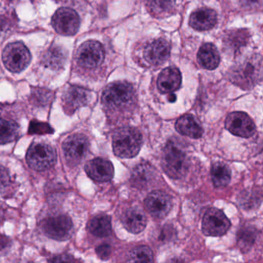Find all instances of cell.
Masks as SVG:
<instances>
[{"mask_svg":"<svg viewBox=\"0 0 263 263\" xmlns=\"http://www.w3.org/2000/svg\"><path fill=\"white\" fill-rule=\"evenodd\" d=\"M81 25L79 15L70 8L59 9L52 18V26L57 33L64 36H73Z\"/></svg>","mask_w":263,"mask_h":263,"instance_id":"cell-9","label":"cell"},{"mask_svg":"<svg viewBox=\"0 0 263 263\" xmlns=\"http://www.w3.org/2000/svg\"><path fill=\"white\" fill-rule=\"evenodd\" d=\"M11 185V180L7 169L0 164V195L6 193Z\"/></svg>","mask_w":263,"mask_h":263,"instance_id":"cell-34","label":"cell"},{"mask_svg":"<svg viewBox=\"0 0 263 263\" xmlns=\"http://www.w3.org/2000/svg\"><path fill=\"white\" fill-rule=\"evenodd\" d=\"M142 135L135 127L118 129L113 135V151L118 158H132L137 156L142 146Z\"/></svg>","mask_w":263,"mask_h":263,"instance_id":"cell-3","label":"cell"},{"mask_svg":"<svg viewBox=\"0 0 263 263\" xmlns=\"http://www.w3.org/2000/svg\"><path fill=\"white\" fill-rule=\"evenodd\" d=\"M211 177L215 187H224L230 182L232 173L230 168L226 164L216 162L211 169Z\"/></svg>","mask_w":263,"mask_h":263,"instance_id":"cell-28","label":"cell"},{"mask_svg":"<svg viewBox=\"0 0 263 263\" xmlns=\"http://www.w3.org/2000/svg\"><path fill=\"white\" fill-rule=\"evenodd\" d=\"M29 133L30 135H47L53 133V130L47 123L32 121L29 127Z\"/></svg>","mask_w":263,"mask_h":263,"instance_id":"cell-31","label":"cell"},{"mask_svg":"<svg viewBox=\"0 0 263 263\" xmlns=\"http://www.w3.org/2000/svg\"><path fill=\"white\" fill-rule=\"evenodd\" d=\"M226 128L232 135L241 138H251L255 133V124L244 112L229 114L226 120Z\"/></svg>","mask_w":263,"mask_h":263,"instance_id":"cell-12","label":"cell"},{"mask_svg":"<svg viewBox=\"0 0 263 263\" xmlns=\"http://www.w3.org/2000/svg\"><path fill=\"white\" fill-rule=\"evenodd\" d=\"M90 143L85 135L75 134L70 135L63 143V151L70 165H78L87 156Z\"/></svg>","mask_w":263,"mask_h":263,"instance_id":"cell-8","label":"cell"},{"mask_svg":"<svg viewBox=\"0 0 263 263\" xmlns=\"http://www.w3.org/2000/svg\"><path fill=\"white\" fill-rule=\"evenodd\" d=\"M155 169L147 163L139 164L133 169L132 173V185L138 189H144L155 178Z\"/></svg>","mask_w":263,"mask_h":263,"instance_id":"cell-22","label":"cell"},{"mask_svg":"<svg viewBox=\"0 0 263 263\" xmlns=\"http://www.w3.org/2000/svg\"><path fill=\"white\" fill-rule=\"evenodd\" d=\"M168 101L172 103L175 102L176 101V96L174 93H171V95L168 96Z\"/></svg>","mask_w":263,"mask_h":263,"instance_id":"cell-38","label":"cell"},{"mask_svg":"<svg viewBox=\"0 0 263 263\" xmlns=\"http://www.w3.org/2000/svg\"><path fill=\"white\" fill-rule=\"evenodd\" d=\"M29 166L33 170L46 171L51 168L57 161L56 151L46 143L31 144L27 154Z\"/></svg>","mask_w":263,"mask_h":263,"instance_id":"cell-5","label":"cell"},{"mask_svg":"<svg viewBox=\"0 0 263 263\" xmlns=\"http://www.w3.org/2000/svg\"><path fill=\"white\" fill-rule=\"evenodd\" d=\"M21 135L19 123L10 115H5L0 110V144L16 141Z\"/></svg>","mask_w":263,"mask_h":263,"instance_id":"cell-18","label":"cell"},{"mask_svg":"<svg viewBox=\"0 0 263 263\" xmlns=\"http://www.w3.org/2000/svg\"><path fill=\"white\" fill-rule=\"evenodd\" d=\"M241 197L240 204L244 209H252L254 206H258L257 203H260L261 201V198L258 199V195L256 196V194L253 192H244L243 195H241Z\"/></svg>","mask_w":263,"mask_h":263,"instance_id":"cell-32","label":"cell"},{"mask_svg":"<svg viewBox=\"0 0 263 263\" xmlns=\"http://www.w3.org/2000/svg\"><path fill=\"white\" fill-rule=\"evenodd\" d=\"M261 63L258 58H252L231 70V81L243 89H250L261 80Z\"/></svg>","mask_w":263,"mask_h":263,"instance_id":"cell-4","label":"cell"},{"mask_svg":"<svg viewBox=\"0 0 263 263\" xmlns=\"http://www.w3.org/2000/svg\"><path fill=\"white\" fill-rule=\"evenodd\" d=\"M217 13L209 8H201L194 12L190 16L189 24L198 31H205L213 28L216 24Z\"/></svg>","mask_w":263,"mask_h":263,"instance_id":"cell-19","label":"cell"},{"mask_svg":"<svg viewBox=\"0 0 263 263\" xmlns=\"http://www.w3.org/2000/svg\"><path fill=\"white\" fill-rule=\"evenodd\" d=\"M123 226L129 232L138 234L144 231L147 226V218L141 209L132 208L122 217Z\"/></svg>","mask_w":263,"mask_h":263,"instance_id":"cell-20","label":"cell"},{"mask_svg":"<svg viewBox=\"0 0 263 263\" xmlns=\"http://www.w3.org/2000/svg\"><path fill=\"white\" fill-rule=\"evenodd\" d=\"M90 98L91 93L87 89L70 86L63 95V107L67 115H71L80 107L87 105Z\"/></svg>","mask_w":263,"mask_h":263,"instance_id":"cell-14","label":"cell"},{"mask_svg":"<svg viewBox=\"0 0 263 263\" xmlns=\"http://www.w3.org/2000/svg\"><path fill=\"white\" fill-rule=\"evenodd\" d=\"M101 101L107 111H127L136 104V92L128 83H112L104 89Z\"/></svg>","mask_w":263,"mask_h":263,"instance_id":"cell-1","label":"cell"},{"mask_svg":"<svg viewBox=\"0 0 263 263\" xmlns=\"http://www.w3.org/2000/svg\"><path fill=\"white\" fill-rule=\"evenodd\" d=\"M67 59L65 50L58 46L50 47L43 57L44 65L52 70L62 68Z\"/></svg>","mask_w":263,"mask_h":263,"instance_id":"cell-26","label":"cell"},{"mask_svg":"<svg viewBox=\"0 0 263 263\" xmlns=\"http://www.w3.org/2000/svg\"><path fill=\"white\" fill-rule=\"evenodd\" d=\"M11 246V240L5 235H0V252H7Z\"/></svg>","mask_w":263,"mask_h":263,"instance_id":"cell-36","label":"cell"},{"mask_svg":"<svg viewBox=\"0 0 263 263\" xmlns=\"http://www.w3.org/2000/svg\"><path fill=\"white\" fill-rule=\"evenodd\" d=\"M170 45L167 41L158 39L151 43L144 50V58L149 64L158 65L168 59Z\"/></svg>","mask_w":263,"mask_h":263,"instance_id":"cell-16","label":"cell"},{"mask_svg":"<svg viewBox=\"0 0 263 263\" xmlns=\"http://www.w3.org/2000/svg\"><path fill=\"white\" fill-rule=\"evenodd\" d=\"M153 261V253L147 246H140L133 249L127 256L129 262H152Z\"/></svg>","mask_w":263,"mask_h":263,"instance_id":"cell-29","label":"cell"},{"mask_svg":"<svg viewBox=\"0 0 263 263\" xmlns=\"http://www.w3.org/2000/svg\"><path fill=\"white\" fill-rule=\"evenodd\" d=\"M181 74L176 67H167L163 70L158 79V87L161 93H171L179 89Z\"/></svg>","mask_w":263,"mask_h":263,"instance_id":"cell-17","label":"cell"},{"mask_svg":"<svg viewBox=\"0 0 263 263\" xmlns=\"http://www.w3.org/2000/svg\"><path fill=\"white\" fill-rule=\"evenodd\" d=\"M3 61L7 70L13 73H20L28 67L31 61V54L23 43H13L4 49Z\"/></svg>","mask_w":263,"mask_h":263,"instance_id":"cell-6","label":"cell"},{"mask_svg":"<svg viewBox=\"0 0 263 263\" xmlns=\"http://www.w3.org/2000/svg\"><path fill=\"white\" fill-rule=\"evenodd\" d=\"M161 164L169 178L180 179L189 170V157L178 141L170 140L163 151Z\"/></svg>","mask_w":263,"mask_h":263,"instance_id":"cell-2","label":"cell"},{"mask_svg":"<svg viewBox=\"0 0 263 263\" xmlns=\"http://www.w3.org/2000/svg\"><path fill=\"white\" fill-rule=\"evenodd\" d=\"M86 173L97 182H107L113 178L115 169L108 160L97 158L90 160L85 165Z\"/></svg>","mask_w":263,"mask_h":263,"instance_id":"cell-15","label":"cell"},{"mask_svg":"<svg viewBox=\"0 0 263 263\" xmlns=\"http://www.w3.org/2000/svg\"><path fill=\"white\" fill-rule=\"evenodd\" d=\"M198 62L203 68L214 70L220 62V56L216 47L212 44H205L200 47Z\"/></svg>","mask_w":263,"mask_h":263,"instance_id":"cell-24","label":"cell"},{"mask_svg":"<svg viewBox=\"0 0 263 263\" xmlns=\"http://www.w3.org/2000/svg\"><path fill=\"white\" fill-rule=\"evenodd\" d=\"M87 229L92 235L98 238L108 236L111 232L110 218L107 215H98L90 220Z\"/></svg>","mask_w":263,"mask_h":263,"instance_id":"cell-27","label":"cell"},{"mask_svg":"<svg viewBox=\"0 0 263 263\" xmlns=\"http://www.w3.org/2000/svg\"><path fill=\"white\" fill-rule=\"evenodd\" d=\"M249 37L250 34L247 30H232L226 33L223 42L226 50L232 53H235L248 44Z\"/></svg>","mask_w":263,"mask_h":263,"instance_id":"cell-23","label":"cell"},{"mask_svg":"<svg viewBox=\"0 0 263 263\" xmlns=\"http://www.w3.org/2000/svg\"><path fill=\"white\" fill-rule=\"evenodd\" d=\"M51 261H73L74 259L72 258L70 255H61V256H57L56 258H53V259H50Z\"/></svg>","mask_w":263,"mask_h":263,"instance_id":"cell-37","label":"cell"},{"mask_svg":"<svg viewBox=\"0 0 263 263\" xmlns=\"http://www.w3.org/2000/svg\"><path fill=\"white\" fill-rule=\"evenodd\" d=\"M256 238V232L253 228L243 227L238 232V243L242 250L247 251Z\"/></svg>","mask_w":263,"mask_h":263,"instance_id":"cell-30","label":"cell"},{"mask_svg":"<svg viewBox=\"0 0 263 263\" xmlns=\"http://www.w3.org/2000/svg\"><path fill=\"white\" fill-rule=\"evenodd\" d=\"M144 204L147 212L156 219L165 218L172 207V198L161 191H155L149 194Z\"/></svg>","mask_w":263,"mask_h":263,"instance_id":"cell-13","label":"cell"},{"mask_svg":"<svg viewBox=\"0 0 263 263\" xmlns=\"http://www.w3.org/2000/svg\"><path fill=\"white\" fill-rule=\"evenodd\" d=\"M147 7L152 16L156 18L167 17L175 13L176 0H147Z\"/></svg>","mask_w":263,"mask_h":263,"instance_id":"cell-25","label":"cell"},{"mask_svg":"<svg viewBox=\"0 0 263 263\" xmlns=\"http://www.w3.org/2000/svg\"><path fill=\"white\" fill-rule=\"evenodd\" d=\"M51 97V92L42 89H36L33 93V101L36 105L44 106L50 102Z\"/></svg>","mask_w":263,"mask_h":263,"instance_id":"cell-33","label":"cell"},{"mask_svg":"<svg viewBox=\"0 0 263 263\" xmlns=\"http://www.w3.org/2000/svg\"><path fill=\"white\" fill-rule=\"evenodd\" d=\"M175 129L178 133L193 139H198L203 135V128L195 117L186 115L178 118L175 123Z\"/></svg>","mask_w":263,"mask_h":263,"instance_id":"cell-21","label":"cell"},{"mask_svg":"<svg viewBox=\"0 0 263 263\" xmlns=\"http://www.w3.org/2000/svg\"><path fill=\"white\" fill-rule=\"evenodd\" d=\"M77 60L79 65L84 68H97L104 61V47L98 41H87L78 49Z\"/></svg>","mask_w":263,"mask_h":263,"instance_id":"cell-11","label":"cell"},{"mask_svg":"<svg viewBox=\"0 0 263 263\" xmlns=\"http://www.w3.org/2000/svg\"><path fill=\"white\" fill-rule=\"evenodd\" d=\"M230 227V221L219 209L212 208L203 217L202 232L207 236H221L229 231Z\"/></svg>","mask_w":263,"mask_h":263,"instance_id":"cell-10","label":"cell"},{"mask_svg":"<svg viewBox=\"0 0 263 263\" xmlns=\"http://www.w3.org/2000/svg\"><path fill=\"white\" fill-rule=\"evenodd\" d=\"M4 219V212H3L2 209H0V222Z\"/></svg>","mask_w":263,"mask_h":263,"instance_id":"cell-39","label":"cell"},{"mask_svg":"<svg viewBox=\"0 0 263 263\" xmlns=\"http://www.w3.org/2000/svg\"><path fill=\"white\" fill-rule=\"evenodd\" d=\"M71 218L66 215H58L45 218L41 224V229L46 235L53 239L67 240L73 232Z\"/></svg>","mask_w":263,"mask_h":263,"instance_id":"cell-7","label":"cell"},{"mask_svg":"<svg viewBox=\"0 0 263 263\" xmlns=\"http://www.w3.org/2000/svg\"><path fill=\"white\" fill-rule=\"evenodd\" d=\"M96 252L100 258L107 259L111 254V247L108 244L101 245L97 248Z\"/></svg>","mask_w":263,"mask_h":263,"instance_id":"cell-35","label":"cell"}]
</instances>
